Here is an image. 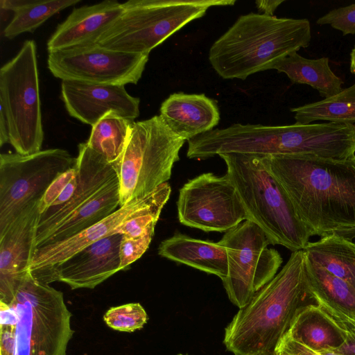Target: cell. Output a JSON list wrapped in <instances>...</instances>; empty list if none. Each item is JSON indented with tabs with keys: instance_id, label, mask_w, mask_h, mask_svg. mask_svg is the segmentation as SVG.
<instances>
[{
	"instance_id": "cell-13",
	"label": "cell",
	"mask_w": 355,
	"mask_h": 355,
	"mask_svg": "<svg viewBox=\"0 0 355 355\" xmlns=\"http://www.w3.org/2000/svg\"><path fill=\"white\" fill-rule=\"evenodd\" d=\"M171 192V186L165 182L150 194L120 207L102 220L76 235L36 249L29 268L30 272L37 281L45 284L48 275L55 266L87 245L118 234V228L126 220L155 206L165 205Z\"/></svg>"
},
{
	"instance_id": "cell-19",
	"label": "cell",
	"mask_w": 355,
	"mask_h": 355,
	"mask_svg": "<svg viewBox=\"0 0 355 355\" xmlns=\"http://www.w3.org/2000/svg\"><path fill=\"white\" fill-rule=\"evenodd\" d=\"M159 112L168 128L185 141L214 130L220 121L216 102L204 94L173 93Z\"/></svg>"
},
{
	"instance_id": "cell-8",
	"label": "cell",
	"mask_w": 355,
	"mask_h": 355,
	"mask_svg": "<svg viewBox=\"0 0 355 355\" xmlns=\"http://www.w3.org/2000/svg\"><path fill=\"white\" fill-rule=\"evenodd\" d=\"M76 158L62 148L23 155H0V233L27 207L39 202L51 184L73 168Z\"/></svg>"
},
{
	"instance_id": "cell-21",
	"label": "cell",
	"mask_w": 355,
	"mask_h": 355,
	"mask_svg": "<svg viewBox=\"0 0 355 355\" xmlns=\"http://www.w3.org/2000/svg\"><path fill=\"white\" fill-rule=\"evenodd\" d=\"M158 254L166 259L216 275L222 281L227 275L226 250L218 242L176 233L162 241Z\"/></svg>"
},
{
	"instance_id": "cell-17",
	"label": "cell",
	"mask_w": 355,
	"mask_h": 355,
	"mask_svg": "<svg viewBox=\"0 0 355 355\" xmlns=\"http://www.w3.org/2000/svg\"><path fill=\"white\" fill-rule=\"evenodd\" d=\"M76 168L78 185L73 196L68 202L40 214L36 239L65 220L101 187L118 175L115 167L91 149L86 142L78 145Z\"/></svg>"
},
{
	"instance_id": "cell-4",
	"label": "cell",
	"mask_w": 355,
	"mask_h": 355,
	"mask_svg": "<svg viewBox=\"0 0 355 355\" xmlns=\"http://www.w3.org/2000/svg\"><path fill=\"white\" fill-rule=\"evenodd\" d=\"M227 174L235 186L249 220L266 234L271 245L292 252L303 250L311 236L286 191L259 155L223 153Z\"/></svg>"
},
{
	"instance_id": "cell-35",
	"label": "cell",
	"mask_w": 355,
	"mask_h": 355,
	"mask_svg": "<svg viewBox=\"0 0 355 355\" xmlns=\"http://www.w3.org/2000/svg\"><path fill=\"white\" fill-rule=\"evenodd\" d=\"M16 325L1 324L0 355H15Z\"/></svg>"
},
{
	"instance_id": "cell-37",
	"label": "cell",
	"mask_w": 355,
	"mask_h": 355,
	"mask_svg": "<svg viewBox=\"0 0 355 355\" xmlns=\"http://www.w3.org/2000/svg\"><path fill=\"white\" fill-rule=\"evenodd\" d=\"M284 0L256 1L255 4L260 14L274 16V12Z\"/></svg>"
},
{
	"instance_id": "cell-16",
	"label": "cell",
	"mask_w": 355,
	"mask_h": 355,
	"mask_svg": "<svg viewBox=\"0 0 355 355\" xmlns=\"http://www.w3.org/2000/svg\"><path fill=\"white\" fill-rule=\"evenodd\" d=\"M121 238L114 234L79 250L55 266L45 284L61 282L73 290L94 288L120 270Z\"/></svg>"
},
{
	"instance_id": "cell-31",
	"label": "cell",
	"mask_w": 355,
	"mask_h": 355,
	"mask_svg": "<svg viewBox=\"0 0 355 355\" xmlns=\"http://www.w3.org/2000/svg\"><path fill=\"white\" fill-rule=\"evenodd\" d=\"M164 205L155 206L148 211L124 222L117 233L128 239L142 236L153 225H156Z\"/></svg>"
},
{
	"instance_id": "cell-43",
	"label": "cell",
	"mask_w": 355,
	"mask_h": 355,
	"mask_svg": "<svg viewBox=\"0 0 355 355\" xmlns=\"http://www.w3.org/2000/svg\"><path fill=\"white\" fill-rule=\"evenodd\" d=\"M178 355H185V354H178ZM187 355V354H186Z\"/></svg>"
},
{
	"instance_id": "cell-22",
	"label": "cell",
	"mask_w": 355,
	"mask_h": 355,
	"mask_svg": "<svg viewBox=\"0 0 355 355\" xmlns=\"http://www.w3.org/2000/svg\"><path fill=\"white\" fill-rule=\"evenodd\" d=\"M286 334L315 352L336 350L346 340L343 329L319 305L302 309Z\"/></svg>"
},
{
	"instance_id": "cell-36",
	"label": "cell",
	"mask_w": 355,
	"mask_h": 355,
	"mask_svg": "<svg viewBox=\"0 0 355 355\" xmlns=\"http://www.w3.org/2000/svg\"><path fill=\"white\" fill-rule=\"evenodd\" d=\"M334 320L343 329L346 336L343 345L334 352L344 355H355V321Z\"/></svg>"
},
{
	"instance_id": "cell-15",
	"label": "cell",
	"mask_w": 355,
	"mask_h": 355,
	"mask_svg": "<svg viewBox=\"0 0 355 355\" xmlns=\"http://www.w3.org/2000/svg\"><path fill=\"white\" fill-rule=\"evenodd\" d=\"M61 93L69 114L92 127L109 112L132 121L139 115L140 100L130 95L125 85L62 80Z\"/></svg>"
},
{
	"instance_id": "cell-14",
	"label": "cell",
	"mask_w": 355,
	"mask_h": 355,
	"mask_svg": "<svg viewBox=\"0 0 355 355\" xmlns=\"http://www.w3.org/2000/svg\"><path fill=\"white\" fill-rule=\"evenodd\" d=\"M39 202L24 209L0 233V302L10 307L13 308L37 249Z\"/></svg>"
},
{
	"instance_id": "cell-33",
	"label": "cell",
	"mask_w": 355,
	"mask_h": 355,
	"mask_svg": "<svg viewBox=\"0 0 355 355\" xmlns=\"http://www.w3.org/2000/svg\"><path fill=\"white\" fill-rule=\"evenodd\" d=\"M76 166L59 175L48 187L39 202V211L42 214L48 210L61 195L69 183L76 176Z\"/></svg>"
},
{
	"instance_id": "cell-6",
	"label": "cell",
	"mask_w": 355,
	"mask_h": 355,
	"mask_svg": "<svg viewBox=\"0 0 355 355\" xmlns=\"http://www.w3.org/2000/svg\"><path fill=\"white\" fill-rule=\"evenodd\" d=\"M184 142L159 115L135 121L116 168L120 207L145 197L167 182Z\"/></svg>"
},
{
	"instance_id": "cell-18",
	"label": "cell",
	"mask_w": 355,
	"mask_h": 355,
	"mask_svg": "<svg viewBox=\"0 0 355 355\" xmlns=\"http://www.w3.org/2000/svg\"><path fill=\"white\" fill-rule=\"evenodd\" d=\"M122 11V3L114 0L74 8L49 39V53L96 44Z\"/></svg>"
},
{
	"instance_id": "cell-11",
	"label": "cell",
	"mask_w": 355,
	"mask_h": 355,
	"mask_svg": "<svg viewBox=\"0 0 355 355\" xmlns=\"http://www.w3.org/2000/svg\"><path fill=\"white\" fill-rule=\"evenodd\" d=\"M148 55L107 49L97 44L49 52L47 65L62 80L92 84L136 85Z\"/></svg>"
},
{
	"instance_id": "cell-1",
	"label": "cell",
	"mask_w": 355,
	"mask_h": 355,
	"mask_svg": "<svg viewBox=\"0 0 355 355\" xmlns=\"http://www.w3.org/2000/svg\"><path fill=\"white\" fill-rule=\"evenodd\" d=\"M312 236L355 239V155L261 156Z\"/></svg>"
},
{
	"instance_id": "cell-23",
	"label": "cell",
	"mask_w": 355,
	"mask_h": 355,
	"mask_svg": "<svg viewBox=\"0 0 355 355\" xmlns=\"http://www.w3.org/2000/svg\"><path fill=\"white\" fill-rule=\"evenodd\" d=\"M306 266L318 305L336 320L355 321V288L306 257Z\"/></svg>"
},
{
	"instance_id": "cell-30",
	"label": "cell",
	"mask_w": 355,
	"mask_h": 355,
	"mask_svg": "<svg viewBox=\"0 0 355 355\" xmlns=\"http://www.w3.org/2000/svg\"><path fill=\"white\" fill-rule=\"evenodd\" d=\"M155 225L141 237L128 239L122 236L119 245L120 270H128L130 265L139 259L148 250L152 241Z\"/></svg>"
},
{
	"instance_id": "cell-20",
	"label": "cell",
	"mask_w": 355,
	"mask_h": 355,
	"mask_svg": "<svg viewBox=\"0 0 355 355\" xmlns=\"http://www.w3.org/2000/svg\"><path fill=\"white\" fill-rule=\"evenodd\" d=\"M120 207L118 175L101 187L83 205L65 220L36 239V248L72 237L102 220Z\"/></svg>"
},
{
	"instance_id": "cell-26",
	"label": "cell",
	"mask_w": 355,
	"mask_h": 355,
	"mask_svg": "<svg viewBox=\"0 0 355 355\" xmlns=\"http://www.w3.org/2000/svg\"><path fill=\"white\" fill-rule=\"evenodd\" d=\"M134 122L116 113L109 112L92 126L86 143L116 170Z\"/></svg>"
},
{
	"instance_id": "cell-39",
	"label": "cell",
	"mask_w": 355,
	"mask_h": 355,
	"mask_svg": "<svg viewBox=\"0 0 355 355\" xmlns=\"http://www.w3.org/2000/svg\"><path fill=\"white\" fill-rule=\"evenodd\" d=\"M6 143H9L8 123L3 108L0 106V146Z\"/></svg>"
},
{
	"instance_id": "cell-28",
	"label": "cell",
	"mask_w": 355,
	"mask_h": 355,
	"mask_svg": "<svg viewBox=\"0 0 355 355\" xmlns=\"http://www.w3.org/2000/svg\"><path fill=\"white\" fill-rule=\"evenodd\" d=\"M80 1V0H28L24 6L14 12L12 20L3 30V35L8 39H13L24 33H33L50 17Z\"/></svg>"
},
{
	"instance_id": "cell-29",
	"label": "cell",
	"mask_w": 355,
	"mask_h": 355,
	"mask_svg": "<svg viewBox=\"0 0 355 355\" xmlns=\"http://www.w3.org/2000/svg\"><path fill=\"white\" fill-rule=\"evenodd\" d=\"M103 319L114 330L133 332L144 327L148 315L139 303H128L111 307L104 314Z\"/></svg>"
},
{
	"instance_id": "cell-34",
	"label": "cell",
	"mask_w": 355,
	"mask_h": 355,
	"mask_svg": "<svg viewBox=\"0 0 355 355\" xmlns=\"http://www.w3.org/2000/svg\"><path fill=\"white\" fill-rule=\"evenodd\" d=\"M275 355H320L291 338L286 334L277 347Z\"/></svg>"
},
{
	"instance_id": "cell-10",
	"label": "cell",
	"mask_w": 355,
	"mask_h": 355,
	"mask_svg": "<svg viewBox=\"0 0 355 355\" xmlns=\"http://www.w3.org/2000/svg\"><path fill=\"white\" fill-rule=\"evenodd\" d=\"M177 208L180 223L207 232H226L248 219L227 173H205L189 180L180 189Z\"/></svg>"
},
{
	"instance_id": "cell-3",
	"label": "cell",
	"mask_w": 355,
	"mask_h": 355,
	"mask_svg": "<svg viewBox=\"0 0 355 355\" xmlns=\"http://www.w3.org/2000/svg\"><path fill=\"white\" fill-rule=\"evenodd\" d=\"M311 40L306 19L250 12L240 16L211 45L209 61L224 79L245 80L272 67Z\"/></svg>"
},
{
	"instance_id": "cell-27",
	"label": "cell",
	"mask_w": 355,
	"mask_h": 355,
	"mask_svg": "<svg viewBox=\"0 0 355 355\" xmlns=\"http://www.w3.org/2000/svg\"><path fill=\"white\" fill-rule=\"evenodd\" d=\"M296 124L322 121L355 125V83L322 101L291 108Z\"/></svg>"
},
{
	"instance_id": "cell-42",
	"label": "cell",
	"mask_w": 355,
	"mask_h": 355,
	"mask_svg": "<svg viewBox=\"0 0 355 355\" xmlns=\"http://www.w3.org/2000/svg\"><path fill=\"white\" fill-rule=\"evenodd\" d=\"M252 355H266V354H252Z\"/></svg>"
},
{
	"instance_id": "cell-40",
	"label": "cell",
	"mask_w": 355,
	"mask_h": 355,
	"mask_svg": "<svg viewBox=\"0 0 355 355\" xmlns=\"http://www.w3.org/2000/svg\"><path fill=\"white\" fill-rule=\"evenodd\" d=\"M350 71L355 75V46L350 54Z\"/></svg>"
},
{
	"instance_id": "cell-9",
	"label": "cell",
	"mask_w": 355,
	"mask_h": 355,
	"mask_svg": "<svg viewBox=\"0 0 355 355\" xmlns=\"http://www.w3.org/2000/svg\"><path fill=\"white\" fill-rule=\"evenodd\" d=\"M218 242L227 256L224 288L230 301L242 308L276 275L282 258L268 247L271 243L265 232L249 220L226 232Z\"/></svg>"
},
{
	"instance_id": "cell-5",
	"label": "cell",
	"mask_w": 355,
	"mask_h": 355,
	"mask_svg": "<svg viewBox=\"0 0 355 355\" xmlns=\"http://www.w3.org/2000/svg\"><path fill=\"white\" fill-rule=\"evenodd\" d=\"M235 0H130L100 36L101 47L149 55L173 33L203 17L214 6H233Z\"/></svg>"
},
{
	"instance_id": "cell-2",
	"label": "cell",
	"mask_w": 355,
	"mask_h": 355,
	"mask_svg": "<svg viewBox=\"0 0 355 355\" xmlns=\"http://www.w3.org/2000/svg\"><path fill=\"white\" fill-rule=\"evenodd\" d=\"M318 305L302 250L292 252L281 270L240 308L225 329L224 344L234 355H275L297 314Z\"/></svg>"
},
{
	"instance_id": "cell-7",
	"label": "cell",
	"mask_w": 355,
	"mask_h": 355,
	"mask_svg": "<svg viewBox=\"0 0 355 355\" xmlns=\"http://www.w3.org/2000/svg\"><path fill=\"white\" fill-rule=\"evenodd\" d=\"M36 50L34 40L25 41L0 69V106L8 123L9 144L23 155L40 151L44 139Z\"/></svg>"
},
{
	"instance_id": "cell-38",
	"label": "cell",
	"mask_w": 355,
	"mask_h": 355,
	"mask_svg": "<svg viewBox=\"0 0 355 355\" xmlns=\"http://www.w3.org/2000/svg\"><path fill=\"white\" fill-rule=\"evenodd\" d=\"M12 309L1 302V324L17 325L19 319Z\"/></svg>"
},
{
	"instance_id": "cell-25",
	"label": "cell",
	"mask_w": 355,
	"mask_h": 355,
	"mask_svg": "<svg viewBox=\"0 0 355 355\" xmlns=\"http://www.w3.org/2000/svg\"><path fill=\"white\" fill-rule=\"evenodd\" d=\"M306 258L355 288V243L341 236L322 237L302 250Z\"/></svg>"
},
{
	"instance_id": "cell-32",
	"label": "cell",
	"mask_w": 355,
	"mask_h": 355,
	"mask_svg": "<svg viewBox=\"0 0 355 355\" xmlns=\"http://www.w3.org/2000/svg\"><path fill=\"white\" fill-rule=\"evenodd\" d=\"M319 25H330L344 35H355V3L334 9L316 21Z\"/></svg>"
},
{
	"instance_id": "cell-41",
	"label": "cell",
	"mask_w": 355,
	"mask_h": 355,
	"mask_svg": "<svg viewBox=\"0 0 355 355\" xmlns=\"http://www.w3.org/2000/svg\"><path fill=\"white\" fill-rule=\"evenodd\" d=\"M318 353L320 354V355H344V354H339V353L336 352L332 350H325V351L319 352Z\"/></svg>"
},
{
	"instance_id": "cell-24",
	"label": "cell",
	"mask_w": 355,
	"mask_h": 355,
	"mask_svg": "<svg viewBox=\"0 0 355 355\" xmlns=\"http://www.w3.org/2000/svg\"><path fill=\"white\" fill-rule=\"evenodd\" d=\"M329 62L327 57L311 60L293 52L275 63L272 69L284 73L293 83L312 87L327 98L343 89V80L331 69Z\"/></svg>"
},
{
	"instance_id": "cell-12",
	"label": "cell",
	"mask_w": 355,
	"mask_h": 355,
	"mask_svg": "<svg viewBox=\"0 0 355 355\" xmlns=\"http://www.w3.org/2000/svg\"><path fill=\"white\" fill-rule=\"evenodd\" d=\"M29 304L32 312L29 355H66L73 331L62 292L37 281L30 271L16 293L13 308Z\"/></svg>"
}]
</instances>
